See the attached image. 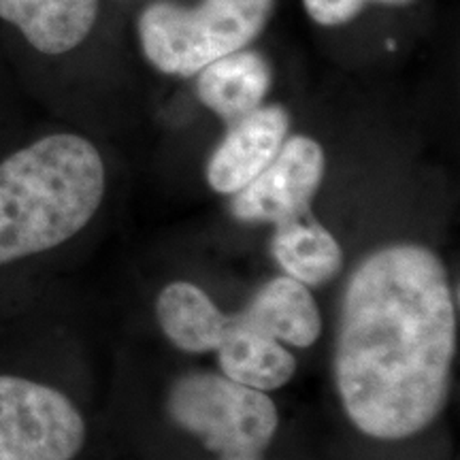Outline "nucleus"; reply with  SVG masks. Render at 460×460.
<instances>
[{"instance_id":"nucleus-2","label":"nucleus","mask_w":460,"mask_h":460,"mask_svg":"<svg viewBox=\"0 0 460 460\" xmlns=\"http://www.w3.org/2000/svg\"><path fill=\"white\" fill-rule=\"evenodd\" d=\"M94 143L58 132L0 163V267L43 254L88 226L105 199Z\"/></svg>"},{"instance_id":"nucleus-13","label":"nucleus","mask_w":460,"mask_h":460,"mask_svg":"<svg viewBox=\"0 0 460 460\" xmlns=\"http://www.w3.org/2000/svg\"><path fill=\"white\" fill-rule=\"evenodd\" d=\"M216 354L222 376L262 393L286 386L296 373L295 354L284 343L241 324L234 314Z\"/></svg>"},{"instance_id":"nucleus-1","label":"nucleus","mask_w":460,"mask_h":460,"mask_svg":"<svg viewBox=\"0 0 460 460\" xmlns=\"http://www.w3.org/2000/svg\"><path fill=\"white\" fill-rule=\"evenodd\" d=\"M456 301L444 261L422 243L377 247L345 281L332 348L341 407L362 435L402 441L446 410Z\"/></svg>"},{"instance_id":"nucleus-4","label":"nucleus","mask_w":460,"mask_h":460,"mask_svg":"<svg viewBox=\"0 0 460 460\" xmlns=\"http://www.w3.org/2000/svg\"><path fill=\"white\" fill-rule=\"evenodd\" d=\"M164 410L177 429L217 456L261 458L279 429L271 396L214 371H188L172 379Z\"/></svg>"},{"instance_id":"nucleus-9","label":"nucleus","mask_w":460,"mask_h":460,"mask_svg":"<svg viewBox=\"0 0 460 460\" xmlns=\"http://www.w3.org/2000/svg\"><path fill=\"white\" fill-rule=\"evenodd\" d=\"M194 77L200 105L233 124L262 107L271 90L273 71L262 54L239 49L200 68Z\"/></svg>"},{"instance_id":"nucleus-8","label":"nucleus","mask_w":460,"mask_h":460,"mask_svg":"<svg viewBox=\"0 0 460 460\" xmlns=\"http://www.w3.org/2000/svg\"><path fill=\"white\" fill-rule=\"evenodd\" d=\"M234 318L275 341L292 348H312L322 335V315L307 286L279 275L269 279Z\"/></svg>"},{"instance_id":"nucleus-15","label":"nucleus","mask_w":460,"mask_h":460,"mask_svg":"<svg viewBox=\"0 0 460 460\" xmlns=\"http://www.w3.org/2000/svg\"><path fill=\"white\" fill-rule=\"evenodd\" d=\"M217 460H261L258 456H220Z\"/></svg>"},{"instance_id":"nucleus-6","label":"nucleus","mask_w":460,"mask_h":460,"mask_svg":"<svg viewBox=\"0 0 460 460\" xmlns=\"http://www.w3.org/2000/svg\"><path fill=\"white\" fill-rule=\"evenodd\" d=\"M326 172V154L312 137H286L278 156L254 181L233 194L230 214L239 222L281 224L312 211Z\"/></svg>"},{"instance_id":"nucleus-11","label":"nucleus","mask_w":460,"mask_h":460,"mask_svg":"<svg viewBox=\"0 0 460 460\" xmlns=\"http://www.w3.org/2000/svg\"><path fill=\"white\" fill-rule=\"evenodd\" d=\"M156 320L163 335L186 354L216 352L230 329L224 314L203 288L192 281H171L156 298Z\"/></svg>"},{"instance_id":"nucleus-5","label":"nucleus","mask_w":460,"mask_h":460,"mask_svg":"<svg viewBox=\"0 0 460 460\" xmlns=\"http://www.w3.org/2000/svg\"><path fill=\"white\" fill-rule=\"evenodd\" d=\"M85 435L82 411L65 393L0 376V460H73Z\"/></svg>"},{"instance_id":"nucleus-3","label":"nucleus","mask_w":460,"mask_h":460,"mask_svg":"<svg viewBox=\"0 0 460 460\" xmlns=\"http://www.w3.org/2000/svg\"><path fill=\"white\" fill-rule=\"evenodd\" d=\"M275 0H203L197 7L154 3L137 24L141 51L156 71L194 77L220 58L245 49L269 24Z\"/></svg>"},{"instance_id":"nucleus-10","label":"nucleus","mask_w":460,"mask_h":460,"mask_svg":"<svg viewBox=\"0 0 460 460\" xmlns=\"http://www.w3.org/2000/svg\"><path fill=\"white\" fill-rule=\"evenodd\" d=\"M99 17V0H0L7 22L34 49L48 56L79 48Z\"/></svg>"},{"instance_id":"nucleus-14","label":"nucleus","mask_w":460,"mask_h":460,"mask_svg":"<svg viewBox=\"0 0 460 460\" xmlns=\"http://www.w3.org/2000/svg\"><path fill=\"white\" fill-rule=\"evenodd\" d=\"M416 0H303V7L318 26L337 28L354 22L371 4L379 7H410Z\"/></svg>"},{"instance_id":"nucleus-7","label":"nucleus","mask_w":460,"mask_h":460,"mask_svg":"<svg viewBox=\"0 0 460 460\" xmlns=\"http://www.w3.org/2000/svg\"><path fill=\"white\" fill-rule=\"evenodd\" d=\"M290 132V115L281 105H262L228 124L226 137L207 160V183L233 197L273 163Z\"/></svg>"},{"instance_id":"nucleus-12","label":"nucleus","mask_w":460,"mask_h":460,"mask_svg":"<svg viewBox=\"0 0 460 460\" xmlns=\"http://www.w3.org/2000/svg\"><path fill=\"white\" fill-rule=\"evenodd\" d=\"M271 254L284 275L307 288L329 284L343 269L341 245L312 211L275 224Z\"/></svg>"}]
</instances>
